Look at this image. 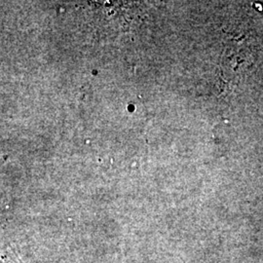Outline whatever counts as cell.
Wrapping results in <instances>:
<instances>
[{"mask_svg":"<svg viewBox=\"0 0 263 263\" xmlns=\"http://www.w3.org/2000/svg\"><path fill=\"white\" fill-rule=\"evenodd\" d=\"M1 263H25L18 252L12 246L5 248L1 253Z\"/></svg>","mask_w":263,"mask_h":263,"instance_id":"obj_1","label":"cell"}]
</instances>
